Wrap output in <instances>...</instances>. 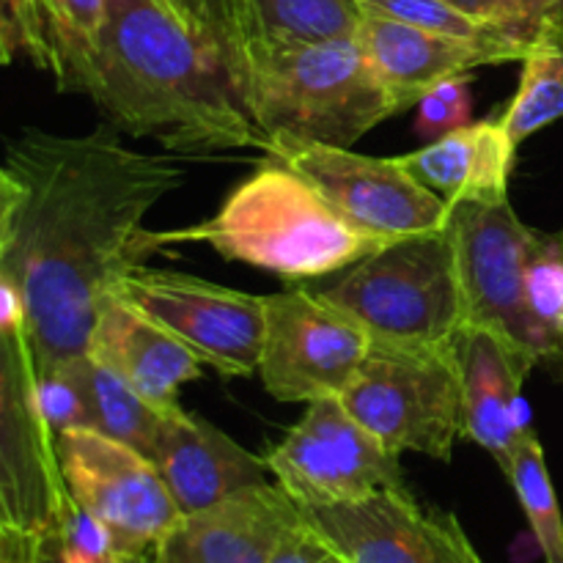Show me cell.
<instances>
[{"label": "cell", "instance_id": "1", "mask_svg": "<svg viewBox=\"0 0 563 563\" xmlns=\"http://www.w3.org/2000/svg\"><path fill=\"white\" fill-rule=\"evenodd\" d=\"M187 179L179 154L124 146L113 124L86 135L27 126L0 165V284L25 306L36 372L86 355L99 306L159 251L143 218Z\"/></svg>", "mask_w": 563, "mask_h": 563}, {"label": "cell", "instance_id": "2", "mask_svg": "<svg viewBox=\"0 0 563 563\" xmlns=\"http://www.w3.org/2000/svg\"><path fill=\"white\" fill-rule=\"evenodd\" d=\"M86 97L121 135L179 157L267 146L212 53L159 0H108Z\"/></svg>", "mask_w": 563, "mask_h": 563}, {"label": "cell", "instance_id": "3", "mask_svg": "<svg viewBox=\"0 0 563 563\" xmlns=\"http://www.w3.org/2000/svg\"><path fill=\"white\" fill-rule=\"evenodd\" d=\"M185 242L209 245L229 262L267 269L295 286L341 273L385 247L341 218L311 181L273 157L236 185L209 220L157 231L159 251Z\"/></svg>", "mask_w": 563, "mask_h": 563}, {"label": "cell", "instance_id": "4", "mask_svg": "<svg viewBox=\"0 0 563 563\" xmlns=\"http://www.w3.org/2000/svg\"><path fill=\"white\" fill-rule=\"evenodd\" d=\"M245 104L267 137L344 148L410 110L379 77L357 36L256 47Z\"/></svg>", "mask_w": 563, "mask_h": 563}, {"label": "cell", "instance_id": "5", "mask_svg": "<svg viewBox=\"0 0 563 563\" xmlns=\"http://www.w3.org/2000/svg\"><path fill=\"white\" fill-rule=\"evenodd\" d=\"M306 286L357 319L377 344L454 346L465 328L451 225L390 242L333 284Z\"/></svg>", "mask_w": 563, "mask_h": 563}, {"label": "cell", "instance_id": "6", "mask_svg": "<svg viewBox=\"0 0 563 563\" xmlns=\"http://www.w3.org/2000/svg\"><path fill=\"white\" fill-rule=\"evenodd\" d=\"M339 399L399 456L416 451L449 465L456 440L465 438L454 346L421 350L372 341L366 361Z\"/></svg>", "mask_w": 563, "mask_h": 563}, {"label": "cell", "instance_id": "7", "mask_svg": "<svg viewBox=\"0 0 563 563\" xmlns=\"http://www.w3.org/2000/svg\"><path fill=\"white\" fill-rule=\"evenodd\" d=\"M264 154L297 170L341 218L385 245L443 231L451 223V203L423 187L396 157H368L289 135L267 137Z\"/></svg>", "mask_w": 563, "mask_h": 563}, {"label": "cell", "instance_id": "8", "mask_svg": "<svg viewBox=\"0 0 563 563\" xmlns=\"http://www.w3.org/2000/svg\"><path fill=\"white\" fill-rule=\"evenodd\" d=\"M69 489L36 390L25 322L0 319V526L53 537Z\"/></svg>", "mask_w": 563, "mask_h": 563}, {"label": "cell", "instance_id": "9", "mask_svg": "<svg viewBox=\"0 0 563 563\" xmlns=\"http://www.w3.org/2000/svg\"><path fill=\"white\" fill-rule=\"evenodd\" d=\"M264 460L300 509L361 504L407 489L399 454L385 449L339 396L306 405L300 421Z\"/></svg>", "mask_w": 563, "mask_h": 563}, {"label": "cell", "instance_id": "10", "mask_svg": "<svg viewBox=\"0 0 563 563\" xmlns=\"http://www.w3.org/2000/svg\"><path fill=\"white\" fill-rule=\"evenodd\" d=\"M110 295L163 324L220 377L258 374L267 328L264 297L143 264L126 273Z\"/></svg>", "mask_w": 563, "mask_h": 563}, {"label": "cell", "instance_id": "11", "mask_svg": "<svg viewBox=\"0 0 563 563\" xmlns=\"http://www.w3.org/2000/svg\"><path fill=\"white\" fill-rule=\"evenodd\" d=\"M258 377L284 405H311L344 394L372 350V335L357 319L322 300L306 284L264 297Z\"/></svg>", "mask_w": 563, "mask_h": 563}, {"label": "cell", "instance_id": "12", "mask_svg": "<svg viewBox=\"0 0 563 563\" xmlns=\"http://www.w3.org/2000/svg\"><path fill=\"white\" fill-rule=\"evenodd\" d=\"M58 462L75 504L113 537L115 559L152 555L181 520L157 465L119 440L66 429L58 434Z\"/></svg>", "mask_w": 563, "mask_h": 563}, {"label": "cell", "instance_id": "13", "mask_svg": "<svg viewBox=\"0 0 563 563\" xmlns=\"http://www.w3.org/2000/svg\"><path fill=\"white\" fill-rule=\"evenodd\" d=\"M465 328H482L539 363L537 330L526 297V247L531 225L509 198L451 203Z\"/></svg>", "mask_w": 563, "mask_h": 563}, {"label": "cell", "instance_id": "14", "mask_svg": "<svg viewBox=\"0 0 563 563\" xmlns=\"http://www.w3.org/2000/svg\"><path fill=\"white\" fill-rule=\"evenodd\" d=\"M302 511L350 563H484L462 522L421 506L410 489Z\"/></svg>", "mask_w": 563, "mask_h": 563}, {"label": "cell", "instance_id": "15", "mask_svg": "<svg viewBox=\"0 0 563 563\" xmlns=\"http://www.w3.org/2000/svg\"><path fill=\"white\" fill-rule=\"evenodd\" d=\"M462 379L465 440L487 451L509 473L517 443L531 432V407L522 388L537 357L482 328H462L454 344Z\"/></svg>", "mask_w": 563, "mask_h": 563}, {"label": "cell", "instance_id": "16", "mask_svg": "<svg viewBox=\"0 0 563 563\" xmlns=\"http://www.w3.org/2000/svg\"><path fill=\"white\" fill-rule=\"evenodd\" d=\"M306 511L280 484L242 489L209 509L185 515L154 548V563H269L280 537Z\"/></svg>", "mask_w": 563, "mask_h": 563}, {"label": "cell", "instance_id": "17", "mask_svg": "<svg viewBox=\"0 0 563 563\" xmlns=\"http://www.w3.org/2000/svg\"><path fill=\"white\" fill-rule=\"evenodd\" d=\"M357 42L379 77L407 108H418L423 93L449 77L473 75L482 66L520 64L531 44L520 38L473 42L377 14L363 16Z\"/></svg>", "mask_w": 563, "mask_h": 563}, {"label": "cell", "instance_id": "18", "mask_svg": "<svg viewBox=\"0 0 563 563\" xmlns=\"http://www.w3.org/2000/svg\"><path fill=\"white\" fill-rule=\"evenodd\" d=\"M148 460L157 465L181 517L209 509L242 489L275 482L267 460L242 449L223 429L187 410L165 418Z\"/></svg>", "mask_w": 563, "mask_h": 563}, {"label": "cell", "instance_id": "19", "mask_svg": "<svg viewBox=\"0 0 563 563\" xmlns=\"http://www.w3.org/2000/svg\"><path fill=\"white\" fill-rule=\"evenodd\" d=\"M88 355L130 383L163 412H179V390L203 377V363L174 333L108 295L88 339Z\"/></svg>", "mask_w": 563, "mask_h": 563}, {"label": "cell", "instance_id": "20", "mask_svg": "<svg viewBox=\"0 0 563 563\" xmlns=\"http://www.w3.org/2000/svg\"><path fill=\"white\" fill-rule=\"evenodd\" d=\"M517 148L500 119H484L396 159L449 203L498 201L509 198Z\"/></svg>", "mask_w": 563, "mask_h": 563}, {"label": "cell", "instance_id": "21", "mask_svg": "<svg viewBox=\"0 0 563 563\" xmlns=\"http://www.w3.org/2000/svg\"><path fill=\"white\" fill-rule=\"evenodd\" d=\"M60 368H66L77 394H80L82 429L119 440V443L130 445L146 456L152 454L165 427V418L174 416V412H163L152 401L143 399L130 383H124L119 374L93 361L88 352L75 361L60 363Z\"/></svg>", "mask_w": 563, "mask_h": 563}, {"label": "cell", "instance_id": "22", "mask_svg": "<svg viewBox=\"0 0 563 563\" xmlns=\"http://www.w3.org/2000/svg\"><path fill=\"white\" fill-rule=\"evenodd\" d=\"M520 64V86L500 113L517 146L563 121V25L555 16L539 27Z\"/></svg>", "mask_w": 563, "mask_h": 563}, {"label": "cell", "instance_id": "23", "mask_svg": "<svg viewBox=\"0 0 563 563\" xmlns=\"http://www.w3.org/2000/svg\"><path fill=\"white\" fill-rule=\"evenodd\" d=\"M159 3L212 53L225 80L245 102L253 55L258 47L251 0H159Z\"/></svg>", "mask_w": 563, "mask_h": 563}, {"label": "cell", "instance_id": "24", "mask_svg": "<svg viewBox=\"0 0 563 563\" xmlns=\"http://www.w3.org/2000/svg\"><path fill=\"white\" fill-rule=\"evenodd\" d=\"M258 47L352 38L366 16L361 0H251Z\"/></svg>", "mask_w": 563, "mask_h": 563}, {"label": "cell", "instance_id": "25", "mask_svg": "<svg viewBox=\"0 0 563 563\" xmlns=\"http://www.w3.org/2000/svg\"><path fill=\"white\" fill-rule=\"evenodd\" d=\"M526 297L539 344V366L563 383V231L531 229L526 247Z\"/></svg>", "mask_w": 563, "mask_h": 563}, {"label": "cell", "instance_id": "26", "mask_svg": "<svg viewBox=\"0 0 563 563\" xmlns=\"http://www.w3.org/2000/svg\"><path fill=\"white\" fill-rule=\"evenodd\" d=\"M44 9L55 55V88L86 97L108 25V0H44Z\"/></svg>", "mask_w": 563, "mask_h": 563}, {"label": "cell", "instance_id": "27", "mask_svg": "<svg viewBox=\"0 0 563 563\" xmlns=\"http://www.w3.org/2000/svg\"><path fill=\"white\" fill-rule=\"evenodd\" d=\"M506 478L520 498L544 563H563V517L559 495H555L553 478H550L542 440L537 438L533 429L522 434L520 443H517L515 460H511Z\"/></svg>", "mask_w": 563, "mask_h": 563}, {"label": "cell", "instance_id": "28", "mask_svg": "<svg viewBox=\"0 0 563 563\" xmlns=\"http://www.w3.org/2000/svg\"><path fill=\"white\" fill-rule=\"evenodd\" d=\"M366 14L388 16V20L407 22V25L423 27V31L445 33V36L473 38V42H504V38H520L531 42L533 36H526L511 27L495 25V22L478 20L445 0H361Z\"/></svg>", "mask_w": 563, "mask_h": 563}, {"label": "cell", "instance_id": "29", "mask_svg": "<svg viewBox=\"0 0 563 563\" xmlns=\"http://www.w3.org/2000/svg\"><path fill=\"white\" fill-rule=\"evenodd\" d=\"M16 55L53 77L55 55L44 0H0V58L11 64Z\"/></svg>", "mask_w": 563, "mask_h": 563}, {"label": "cell", "instance_id": "30", "mask_svg": "<svg viewBox=\"0 0 563 563\" xmlns=\"http://www.w3.org/2000/svg\"><path fill=\"white\" fill-rule=\"evenodd\" d=\"M471 82L473 75H456L429 88L421 97V102H418V135L427 137V141H438V137L471 124Z\"/></svg>", "mask_w": 563, "mask_h": 563}, {"label": "cell", "instance_id": "31", "mask_svg": "<svg viewBox=\"0 0 563 563\" xmlns=\"http://www.w3.org/2000/svg\"><path fill=\"white\" fill-rule=\"evenodd\" d=\"M58 542L60 559L64 563H115L113 537L108 528L88 515L82 506L75 504V498H66L64 511H60L58 531L53 533Z\"/></svg>", "mask_w": 563, "mask_h": 563}, {"label": "cell", "instance_id": "32", "mask_svg": "<svg viewBox=\"0 0 563 563\" xmlns=\"http://www.w3.org/2000/svg\"><path fill=\"white\" fill-rule=\"evenodd\" d=\"M478 20L511 27L526 36H537L539 27L555 14L559 0H445Z\"/></svg>", "mask_w": 563, "mask_h": 563}, {"label": "cell", "instance_id": "33", "mask_svg": "<svg viewBox=\"0 0 563 563\" xmlns=\"http://www.w3.org/2000/svg\"><path fill=\"white\" fill-rule=\"evenodd\" d=\"M269 563H350V561L333 548V542H330L322 531H317V528L308 522L306 515H302V520L295 522V526L280 537L278 548H275L273 561Z\"/></svg>", "mask_w": 563, "mask_h": 563}, {"label": "cell", "instance_id": "34", "mask_svg": "<svg viewBox=\"0 0 563 563\" xmlns=\"http://www.w3.org/2000/svg\"><path fill=\"white\" fill-rule=\"evenodd\" d=\"M44 537L0 526V563H42Z\"/></svg>", "mask_w": 563, "mask_h": 563}, {"label": "cell", "instance_id": "35", "mask_svg": "<svg viewBox=\"0 0 563 563\" xmlns=\"http://www.w3.org/2000/svg\"><path fill=\"white\" fill-rule=\"evenodd\" d=\"M42 563H64V559H60V550H58V542H55V537H44Z\"/></svg>", "mask_w": 563, "mask_h": 563}, {"label": "cell", "instance_id": "36", "mask_svg": "<svg viewBox=\"0 0 563 563\" xmlns=\"http://www.w3.org/2000/svg\"><path fill=\"white\" fill-rule=\"evenodd\" d=\"M115 563H154L152 555H137V559H119Z\"/></svg>", "mask_w": 563, "mask_h": 563}, {"label": "cell", "instance_id": "37", "mask_svg": "<svg viewBox=\"0 0 563 563\" xmlns=\"http://www.w3.org/2000/svg\"><path fill=\"white\" fill-rule=\"evenodd\" d=\"M553 16L563 25V0H559V3H555V14Z\"/></svg>", "mask_w": 563, "mask_h": 563}]
</instances>
